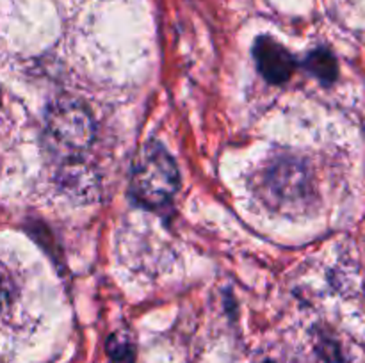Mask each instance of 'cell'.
Masks as SVG:
<instances>
[{
	"label": "cell",
	"mask_w": 365,
	"mask_h": 363,
	"mask_svg": "<svg viewBox=\"0 0 365 363\" xmlns=\"http://www.w3.org/2000/svg\"><path fill=\"white\" fill-rule=\"evenodd\" d=\"M253 57L262 77L271 84H282L294 73L296 60L285 46L273 38L260 36L253 46Z\"/></svg>",
	"instance_id": "3957f363"
},
{
	"label": "cell",
	"mask_w": 365,
	"mask_h": 363,
	"mask_svg": "<svg viewBox=\"0 0 365 363\" xmlns=\"http://www.w3.org/2000/svg\"><path fill=\"white\" fill-rule=\"evenodd\" d=\"M264 363H273V362H264Z\"/></svg>",
	"instance_id": "52a82bcc"
},
{
	"label": "cell",
	"mask_w": 365,
	"mask_h": 363,
	"mask_svg": "<svg viewBox=\"0 0 365 363\" xmlns=\"http://www.w3.org/2000/svg\"><path fill=\"white\" fill-rule=\"evenodd\" d=\"M14 295H16V288H14L13 280L6 270L0 269V315L11 308Z\"/></svg>",
	"instance_id": "8992f818"
},
{
	"label": "cell",
	"mask_w": 365,
	"mask_h": 363,
	"mask_svg": "<svg viewBox=\"0 0 365 363\" xmlns=\"http://www.w3.org/2000/svg\"><path fill=\"white\" fill-rule=\"evenodd\" d=\"M46 130L56 144L68 152H82L95 137L91 114L78 102L59 100L46 114Z\"/></svg>",
	"instance_id": "7a4b0ae2"
},
{
	"label": "cell",
	"mask_w": 365,
	"mask_h": 363,
	"mask_svg": "<svg viewBox=\"0 0 365 363\" xmlns=\"http://www.w3.org/2000/svg\"><path fill=\"white\" fill-rule=\"evenodd\" d=\"M307 68L323 84H331V82H335V78L339 75L337 60L324 48H317L309 53V57H307Z\"/></svg>",
	"instance_id": "277c9868"
},
{
	"label": "cell",
	"mask_w": 365,
	"mask_h": 363,
	"mask_svg": "<svg viewBox=\"0 0 365 363\" xmlns=\"http://www.w3.org/2000/svg\"><path fill=\"white\" fill-rule=\"evenodd\" d=\"M180 187V173L173 157L152 141L141 149L132 173V194L148 209H160L173 199Z\"/></svg>",
	"instance_id": "6da1fadb"
},
{
	"label": "cell",
	"mask_w": 365,
	"mask_h": 363,
	"mask_svg": "<svg viewBox=\"0 0 365 363\" xmlns=\"http://www.w3.org/2000/svg\"><path fill=\"white\" fill-rule=\"evenodd\" d=\"M109 363H134V347L125 335H113L107 342Z\"/></svg>",
	"instance_id": "5b68a950"
}]
</instances>
